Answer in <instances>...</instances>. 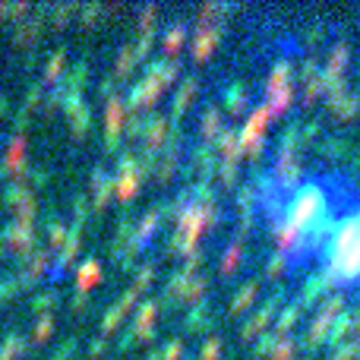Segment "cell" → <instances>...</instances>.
Listing matches in <instances>:
<instances>
[{"label": "cell", "mask_w": 360, "mask_h": 360, "mask_svg": "<svg viewBox=\"0 0 360 360\" xmlns=\"http://www.w3.org/2000/svg\"><path fill=\"white\" fill-rule=\"evenodd\" d=\"M269 212L288 253L332 281H360V184L345 174H291Z\"/></svg>", "instance_id": "6da1fadb"}]
</instances>
